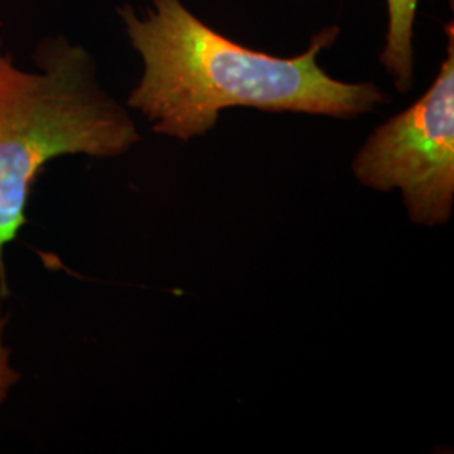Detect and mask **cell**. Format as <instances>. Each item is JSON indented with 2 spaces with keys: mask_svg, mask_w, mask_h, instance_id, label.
<instances>
[{
  "mask_svg": "<svg viewBox=\"0 0 454 454\" xmlns=\"http://www.w3.org/2000/svg\"><path fill=\"white\" fill-rule=\"evenodd\" d=\"M9 325V315H4L0 311V406L9 397L11 390L20 380V372L12 364V352L5 343V332Z\"/></svg>",
  "mask_w": 454,
  "mask_h": 454,
  "instance_id": "obj_5",
  "label": "cell"
},
{
  "mask_svg": "<svg viewBox=\"0 0 454 454\" xmlns=\"http://www.w3.org/2000/svg\"><path fill=\"white\" fill-rule=\"evenodd\" d=\"M389 24L379 61L399 93L414 84V26L419 0H386Z\"/></svg>",
  "mask_w": 454,
  "mask_h": 454,
  "instance_id": "obj_4",
  "label": "cell"
},
{
  "mask_svg": "<svg viewBox=\"0 0 454 454\" xmlns=\"http://www.w3.org/2000/svg\"><path fill=\"white\" fill-rule=\"evenodd\" d=\"M436 80L404 112L369 135L352 172L377 192L401 191L409 219L422 226L446 224L454 209V34Z\"/></svg>",
  "mask_w": 454,
  "mask_h": 454,
  "instance_id": "obj_3",
  "label": "cell"
},
{
  "mask_svg": "<svg viewBox=\"0 0 454 454\" xmlns=\"http://www.w3.org/2000/svg\"><path fill=\"white\" fill-rule=\"evenodd\" d=\"M26 71L0 39V290L5 247L26 224L34 184L65 155L114 159L140 142L130 112L98 82L91 54L63 37L48 39Z\"/></svg>",
  "mask_w": 454,
  "mask_h": 454,
  "instance_id": "obj_2",
  "label": "cell"
},
{
  "mask_svg": "<svg viewBox=\"0 0 454 454\" xmlns=\"http://www.w3.org/2000/svg\"><path fill=\"white\" fill-rule=\"evenodd\" d=\"M120 19L144 63L127 105L174 140L204 137L229 108L350 120L389 101L375 82H340L318 65L337 26L315 34L305 52L279 58L217 33L182 0H150L144 12L125 5Z\"/></svg>",
  "mask_w": 454,
  "mask_h": 454,
  "instance_id": "obj_1",
  "label": "cell"
}]
</instances>
